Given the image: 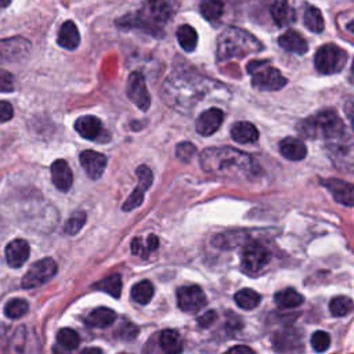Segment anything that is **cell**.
I'll list each match as a JSON object with an SVG mask.
<instances>
[{"instance_id": "6da1fadb", "label": "cell", "mask_w": 354, "mask_h": 354, "mask_svg": "<svg viewBox=\"0 0 354 354\" xmlns=\"http://www.w3.org/2000/svg\"><path fill=\"white\" fill-rule=\"evenodd\" d=\"M230 95L220 82L199 75L195 71H177L167 76L162 86L163 101L181 113H188L203 101Z\"/></svg>"}, {"instance_id": "7a4b0ae2", "label": "cell", "mask_w": 354, "mask_h": 354, "mask_svg": "<svg viewBox=\"0 0 354 354\" xmlns=\"http://www.w3.org/2000/svg\"><path fill=\"white\" fill-rule=\"evenodd\" d=\"M199 163L203 171L228 178H250L260 173L253 156L231 147L206 148L201 152Z\"/></svg>"}, {"instance_id": "3957f363", "label": "cell", "mask_w": 354, "mask_h": 354, "mask_svg": "<svg viewBox=\"0 0 354 354\" xmlns=\"http://www.w3.org/2000/svg\"><path fill=\"white\" fill-rule=\"evenodd\" d=\"M174 11L173 0H144L137 11L123 15L116 25L120 29H140L159 37Z\"/></svg>"}, {"instance_id": "277c9868", "label": "cell", "mask_w": 354, "mask_h": 354, "mask_svg": "<svg viewBox=\"0 0 354 354\" xmlns=\"http://www.w3.org/2000/svg\"><path fill=\"white\" fill-rule=\"evenodd\" d=\"M264 48L260 40L241 28H227L217 37V61L224 62L232 58H243L260 53Z\"/></svg>"}, {"instance_id": "5b68a950", "label": "cell", "mask_w": 354, "mask_h": 354, "mask_svg": "<svg viewBox=\"0 0 354 354\" xmlns=\"http://www.w3.org/2000/svg\"><path fill=\"white\" fill-rule=\"evenodd\" d=\"M299 131L307 138L330 140L343 134L344 123L335 111L326 109L301 120L299 124Z\"/></svg>"}, {"instance_id": "8992f818", "label": "cell", "mask_w": 354, "mask_h": 354, "mask_svg": "<svg viewBox=\"0 0 354 354\" xmlns=\"http://www.w3.org/2000/svg\"><path fill=\"white\" fill-rule=\"evenodd\" d=\"M248 73L252 76V86L257 90H279L286 84V77L267 61H250Z\"/></svg>"}, {"instance_id": "52a82bcc", "label": "cell", "mask_w": 354, "mask_h": 354, "mask_svg": "<svg viewBox=\"0 0 354 354\" xmlns=\"http://www.w3.org/2000/svg\"><path fill=\"white\" fill-rule=\"evenodd\" d=\"M347 62V53L336 44L321 46L314 55V65L319 73L333 75L340 72Z\"/></svg>"}, {"instance_id": "ba28073f", "label": "cell", "mask_w": 354, "mask_h": 354, "mask_svg": "<svg viewBox=\"0 0 354 354\" xmlns=\"http://www.w3.org/2000/svg\"><path fill=\"white\" fill-rule=\"evenodd\" d=\"M57 263L51 257L37 260L30 266L21 281L24 289H35L48 282L57 274Z\"/></svg>"}, {"instance_id": "9c48e42d", "label": "cell", "mask_w": 354, "mask_h": 354, "mask_svg": "<svg viewBox=\"0 0 354 354\" xmlns=\"http://www.w3.org/2000/svg\"><path fill=\"white\" fill-rule=\"evenodd\" d=\"M270 260H271L270 250L266 246L254 242L246 243L241 256V263L243 270L250 274L259 272L261 268H264L270 263Z\"/></svg>"}, {"instance_id": "30bf717a", "label": "cell", "mask_w": 354, "mask_h": 354, "mask_svg": "<svg viewBox=\"0 0 354 354\" xmlns=\"http://www.w3.org/2000/svg\"><path fill=\"white\" fill-rule=\"evenodd\" d=\"M30 51V41L25 37L15 36L0 39V65L17 62L25 58Z\"/></svg>"}, {"instance_id": "8fae6325", "label": "cell", "mask_w": 354, "mask_h": 354, "mask_svg": "<svg viewBox=\"0 0 354 354\" xmlns=\"http://www.w3.org/2000/svg\"><path fill=\"white\" fill-rule=\"evenodd\" d=\"M126 93L130 101L141 111H148L151 105V97L147 88L145 79L141 72H131L127 79Z\"/></svg>"}, {"instance_id": "7c38bea8", "label": "cell", "mask_w": 354, "mask_h": 354, "mask_svg": "<svg viewBox=\"0 0 354 354\" xmlns=\"http://www.w3.org/2000/svg\"><path fill=\"white\" fill-rule=\"evenodd\" d=\"M177 304L185 313H195L205 307L206 296L196 285L181 286L177 289Z\"/></svg>"}, {"instance_id": "4fadbf2b", "label": "cell", "mask_w": 354, "mask_h": 354, "mask_svg": "<svg viewBox=\"0 0 354 354\" xmlns=\"http://www.w3.org/2000/svg\"><path fill=\"white\" fill-rule=\"evenodd\" d=\"M75 130L87 140L91 141H108V131L104 129L101 120L93 115H84L76 119Z\"/></svg>"}, {"instance_id": "5bb4252c", "label": "cell", "mask_w": 354, "mask_h": 354, "mask_svg": "<svg viewBox=\"0 0 354 354\" xmlns=\"http://www.w3.org/2000/svg\"><path fill=\"white\" fill-rule=\"evenodd\" d=\"M321 184L329 191L333 199L344 206H354V185L340 178H326Z\"/></svg>"}, {"instance_id": "9a60e30c", "label": "cell", "mask_w": 354, "mask_h": 354, "mask_svg": "<svg viewBox=\"0 0 354 354\" xmlns=\"http://www.w3.org/2000/svg\"><path fill=\"white\" fill-rule=\"evenodd\" d=\"M224 119V113L221 109L218 108H209L206 111H203L196 122H195V129L196 133H199L201 136H212L213 133H216Z\"/></svg>"}, {"instance_id": "2e32d148", "label": "cell", "mask_w": 354, "mask_h": 354, "mask_svg": "<svg viewBox=\"0 0 354 354\" xmlns=\"http://www.w3.org/2000/svg\"><path fill=\"white\" fill-rule=\"evenodd\" d=\"M79 159L86 174L91 180H98L106 167V156L93 149L83 151Z\"/></svg>"}, {"instance_id": "e0dca14e", "label": "cell", "mask_w": 354, "mask_h": 354, "mask_svg": "<svg viewBox=\"0 0 354 354\" xmlns=\"http://www.w3.org/2000/svg\"><path fill=\"white\" fill-rule=\"evenodd\" d=\"M30 248L25 239H14L6 246V260L8 266L18 268L29 257Z\"/></svg>"}, {"instance_id": "ac0fdd59", "label": "cell", "mask_w": 354, "mask_h": 354, "mask_svg": "<svg viewBox=\"0 0 354 354\" xmlns=\"http://www.w3.org/2000/svg\"><path fill=\"white\" fill-rule=\"evenodd\" d=\"M53 184L62 192L69 191L73 183V174L69 165L64 159H58L51 165Z\"/></svg>"}, {"instance_id": "d6986e66", "label": "cell", "mask_w": 354, "mask_h": 354, "mask_svg": "<svg viewBox=\"0 0 354 354\" xmlns=\"http://www.w3.org/2000/svg\"><path fill=\"white\" fill-rule=\"evenodd\" d=\"M278 44L285 48L289 53H295V54H304L308 50V44L307 40L296 30H286L283 35L279 36L278 39Z\"/></svg>"}, {"instance_id": "ffe728a7", "label": "cell", "mask_w": 354, "mask_h": 354, "mask_svg": "<svg viewBox=\"0 0 354 354\" xmlns=\"http://www.w3.org/2000/svg\"><path fill=\"white\" fill-rule=\"evenodd\" d=\"M279 152L289 160H301L307 155V147L299 138L286 137L279 142Z\"/></svg>"}, {"instance_id": "44dd1931", "label": "cell", "mask_w": 354, "mask_h": 354, "mask_svg": "<svg viewBox=\"0 0 354 354\" xmlns=\"http://www.w3.org/2000/svg\"><path fill=\"white\" fill-rule=\"evenodd\" d=\"M57 41L62 48H66V50L77 48V46L80 43V35H79L77 26L75 25L73 21H65L61 25V28L58 30Z\"/></svg>"}, {"instance_id": "7402d4cb", "label": "cell", "mask_w": 354, "mask_h": 354, "mask_svg": "<svg viewBox=\"0 0 354 354\" xmlns=\"http://www.w3.org/2000/svg\"><path fill=\"white\" fill-rule=\"evenodd\" d=\"M272 21L278 26H288L295 21V10L288 0H275L270 8Z\"/></svg>"}, {"instance_id": "603a6c76", "label": "cell", "mask_w": 354, "mask_h": 354, "mask_svg": "<svg viewBox=\"0 0 354 354\" xmlns=\"http://www.w3.org/2000/svg\"><path fill=\"white\" fill-rule=\"evenodd\" d=\"M231 137L239 144H250L257 141L259 131L256 126L249 122H238L231 127Z\"/></svg>"}, {"instance_id": "cb8c5ba5", "label": "cell", "mask_w": 354, "mask_h": 354, "mask_svg": "<svg viewBox=\"0 0 354 354\" xmlns=\"http://www.w3.org/2000/svg\"><path fill=\"white\" fill-rule=\"evenodd\" d=\"M115 319H116V313L112 308L98 307L87 315L86 322L93 328H106L112 325Z\"/></svg>"}, {"instance_id": "d4e9b609", "label": "cell", "mask_w": 354, "mask_h": 354, "mask_svg": "<svg viewBox=\"0 0 354 354\" xmlns=\"http://www.w3.org/2000/svg\"><path fill=\"white\" fill-rule=\"evenodd\" d=\"M159 344L162 351L169 354H177L183 351V342L180 335L173 329H166L159 336Z\"/></svg>"}, {"instance_id": "484cf974", "label": "cell", "mask_w": 354, "mask_h": 354, "mask_svg": "<svg viewBox=\"0 0 354 354\" xmlns=\"http://www.w3.org/2000/svg\"><path fill=\"white\" fill-rule=\"evenodd\" d=\"M176 36H177L178 44L181 46L183 50H185L187 53H191L195 50V47L198 44V33L191 25L178 26Z\"/></svg>"}, {"instance_id": "4316f807", "label": "cell", "mask_w": 354, "mask_h": 354, "mask_svg": "<svg viewBox=\"0 0 354 354\" xmlns=\"http://www.w3.org/2000/svg\"><path fill=\"white\" fill-rule=\"evenodd\" d=\"M274 299H275L277 306L281 308H295V307H299L300 304H303V301H304V297L292 288L277 292Z\"/></svg>"}, {"instance_id": "83f0119b", "label": "cell", "mask_w": 354, "mask_h": 354, "mask_svg": "<svg viewBox=\"0 0 354 354\" xmlns=\"http://www.w3.org/2000/svg\"><path fill=\"white\" fill-rule=\"evenodd\" d=\"M199 11L206 21L216 22L223 15L224 3L223 0H201Z\"/></svg>"}, {"instance_id": "f1b7e54d", "label": "cell", "mask_w": 354, "mask_h": 354, "mask_svg": "<svg viewBox=\"0 0 354 354\" xmlns=\"http://www.w3.org/2000/svg\"><path fill=\"white\" fill-rule=\"evenodd\" d=\"M234 299L236 306L243 310H253L261 301V296L253 289H241L235 293Z\"/></svg>"}, {"instance_id": "f546056e", "label": "cell", "mask_w": 354, "mask_h": 354, "mask_svg": "<svg viewBox=\"0 0 354 354\" xmlns=\"http://www.w3.org/2000/svg\"><path fill=\"white\" fill-rule=\"evenodd\" d=\"M304 25L311 30V32H315V33H319L324 30L325 28V22H324V17H322V12L319 8L317 7H307V10L304 11Z\"/></svg>"}, {"instance_id": "4dcf8cb0", "label": "cell", "mask_w": 354, "mask_h": 354, "mask_svg": "<svg viewBox=\"0 0 354 354\" xmlns=\"http://www.w3.org/2000/svg\"><path fill=\"white\" fill-rule=\"evenodd\" d=\"M95 289H100L111 296H113L115 299L120 297V293H122V279H120V275L118 274H112V275H108L106 278L101 279L100 282H97L94 285Z\"/></svg>"}, {"instance_id": "1f68e13d", "label": "cell", "mask_w": 354, "mask_h": 354, "mask_svg": "<svg viewBox=\"0 0 354 354\" xmlns=\"http://www.w3.org/2000/svg\"><path fill=\"white\" fill-rule=\"evenodd\" d=\"M152 296H153V285L147 279L137 282L131 288V297L134 301H137L140 304L149 303Z\"/></svg>"}, {"instance_id": "d6a6232c", "label": "cell", "mask_w": 354, "mask_h": 354, "mask_svg": "<svg viewBox=\"0 0 354 354\" xmlns=\"http://www.w3.org/2000/svg\"><path fill=\"white\" fill-rule=\"evenodd\" d=\"M354 308V303L347 296H336L329 303V310L335 317H344Z\"/></svg>"}, {"instance_id": "836d02e7", "label": "cell", "mask_w": 354, "mask_h": 354, "mask_svg": "<svg viewBox=\"0 0 354 354\" xmlns=\"http://www.w3.org/2000/svg\"><path fill=\"white\" fill-rule=\"evenodd\" d=\"M57 342L66 350H76L80 343V337L77 332L71 328H62L57 333Z\"/></svg>"}, {"instance_id": "e575fe53", "label": "cell", "mask_w": 354, "mask_h": 354, "mask_svg": "<svg viewBox=\"0 0 354 354\" xmlns=\"http://www.w3.org/2000/svg\"><path fill=\"white\" fill-rule=\"evenodd\" d=\"M28 308H29V304H28L26 300H24V299H12V300L6 303L4 314H6L7 318L18 319V318H21L22 315H25L28 313Z\"/></svg>"}, {"instance_id": "d590c367", "label": "cell", "mask_w": 354, "mask_h": 354, "mask_svg": "<svg viewBox=\"0 0 354 354\" xmlns=\"http://www.w3.org/2000/svg\"><path fill=\"white\" fill-rule=\"evenodd\" d=\"M86 218H87L86 212H83V210L75 212V213L66 220V223H65V225H64V231H65L66 234H69V235L77 234V232L83 228V225L86 224Z\"/></svg>"}, {"instance_id": "8d00e7d4", "label": "cell", "mask_w": 354, "mask_h": 354, "mask_svg": "<svg viewBox=\"0 0 354 354\" xmlns=\"http://www.w3.org/2000/svg\"><path fill=\"white\" fill-rule=\"evenodd\" d=\"M145 191H147V189H144L142 187H140V185L137 184L136 189H134V191L127 196V199L124 201L122 209H123L124 212H130V210L138 207V206L142 203V201H144V194H145Z\"/></svg>"}, {"instance_id": "74e56055", "label": "cell", "mask_w": 354, "mask_h": 354, "mask_svg": "<svg viewBox=\"0 0 354 354\" xmlns=\"http://www.w3.org/2000/svg\"><path fill=\"white\" fill-rule=\"evenodd\" d=\"M330 344V336L324 330H317L311 336V346L315 351L322 353L325 351Z\"/></svg>"}, {"instance_id": "f35d334b", "label": "cell", "mask_w": 354, "mask_h": 354, "mask_svg": "<svg viewBox=\"0 0 354 354\" xmlns=\"http://www.w3.org/2000/svg\"><path fill=\"white\" fill-rule=\"evenodd\" d=\"M196 152V148L194 147L192 142L189 141H184V142H180L176 148V153H177V158L183 162H189L194 155Z\"/></svg>"}, {"instance_id": "ab89813d", "label": "cell", "mask_w": 354, "mask_h": 354, "mask_svg": "<svg viewBox=\"0 0 354 354\" xmlns=\"http://www.w3.org/2000/svg\"><path fill=\"white\" fill-rule=\"evenodd\" d=\"M136 173H137V177H138V185L142 187L144 189H148L152 184V180H153L152 170L148 166L141 165V166H138Z\"/></svg>"}, {"instance_id": "60d3db41", "label": "cell", "mask_w": 354, "mask_h": 354, "mask_svg": "<svg viewBox=\"0 0 354 354\" xmlns=\"http://www.w3.org/2000/svg\"><path fill=\"white\" fill-rule=\"evenodd\" d=\"M14 90V76L0 69V93H10Z\"/></svg>"}, {"instance_id": "b9f144b4", "label": "cell", "mask_w": 354, "mask_h": 354, "mask_svg": "<svg viewBox=\"0 0 354 354\" xmlns=\"http://www.w3.org/2000/svg\"><path fill=\"white\" fill-rule=\"evenodd\" d=\"M14 116L12 105L8 101H0V123L8 122Z\"/></svg>"}, {"instance_id": "7bdbcfd3", "label": "cell", "mask_w": 354, "mask_h": 354, "mask_svg": "<svg viewBox=\"0 0 354 354\" xmlns=\"http://www.w3.org/2000/svg\"><path fill=\"white\" fill-rule=\"evenodd\" d=\"M119 335H120V337L124 339V340H131V339H134V337L138 335V329H137L136 325L127 322V324H124V325L120 328V333H119Z\"/></svg>"}, {"instance_id": "ee69618b", "label": "cell", "mask_w": 354, "mask_h": 354, "mask_svg": "<svg viewBox=\"0 0 354 354\" xmlns=\"http://www.w3.org/2000/svg\"><path fill=\"white\" fill-rule=\"evenodd\" d=\"M131 253H133V254H137V256L147 257L148 249H147V245L142 243V239H141V238H134V239L131 241Z\"/></svg>"}, {"instance_id": "f6af8a7d", "label": "cell", "mask_w": 354, "mask_h": 354, "mask_svg": "<svg viewBox=\"0 0 354 354\" xmlns=\"http://www.w3.org/2000/svg\"><path fill=\"white\" fill-rule=\"evenodd\" d=\"M216 318H217L216 313L209 310V311H206L203 315H201L198 318V324H199V326H209L210 324H213V321H216Z\"/></svg>"}, {"instance_id": "bcb514c9", "label": "cell", "mask_w": 354, "mask_h": 354, "mask_svg": "<svg viewBox=\"0 0 354 354\" xmlns=\"http://www.w3.org/2000/svg\"><path fill=\"white\" fill-rule=\"evenodd\" d=\"M344 111H346V115L351 123V127L354 130V100H348L346 104H344Z\"/></svg>"}, {"instance_id": "7dc6e473", "label": "cell", "mask_w": 354, "mask_h": 354, "mask_svg": "<svg viewBox=\"0 0 354 354\" xmlns=\"http://www.w3.org/2000/svg\"><path fill=\"white\" fill-rule=\"evenodd\" d=\"M147 249H148V252H152V250H156L158 249V246H159V239H158V236L156 235H153V234H151L148 238H147Z\"/></svg>"}, {"instance_id": "c3c4849f", "label": "cell", "mask_w": 354, "mask_h": 354, "mask_svg": "<svg viewBox=\"0 0 354 354\" xmlns=\"http://www.w3.org/2000/svg\"><path fill=\"white\" fill-rule=\"evenodd\" d=\"M228 353H238V354H253L254 351L248 346H235L228 350Z\"/></svg>"}, {"instance_id": "681fc988", "label": "cell", "mask_w": 354, "mask_h": 354, "mask_svg": "<svg viewBox=\"0 0 354 354\" xmlns=\"http://www.w3.org/2000/svg\"><path fill=\"white\" fill-rule=\"evenodd\" d=\"M12 0H0V8H7Z\"/></svg>"}, {"instance_id": "f907efd6", "label": "cell", "mask_w": 354, "mask_h": 354, "mask_svg": "<svg viewBox=\"0 0 354 354\" xmlns=\"http://www.w3.org/2000/svg\"><path fill=\"white\" fill-rule=\"evenodd\" d=\"M347 29H348L350 32H353V33H354V21H351V22L347 25Z\"/></svg>"}, {"instance_id": "816d5d0a", "label": "cell", "mask_w": 354, "mask_h": 354, "mask_svg": "<svg viewBox=\"0 0 354 354\" xmlns=\"http://www.w3.org/2000/svg\"><path fill=\"white\" fill-rule=\"evenodd\" d=\"M351 72H353V75H354V61H353V65H351Z\"/></svg>"}]
</instances>
